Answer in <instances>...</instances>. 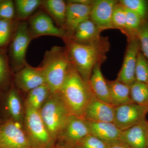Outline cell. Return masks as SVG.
I'll use <instances>...</instances> for the list:
<instances>
[{
  "label": "cell",
  "mask_w": 148,
  "mask_h": 148,
  "mask_svg": "<svg viewBox=\"0 0 148 148\" xmlns=\"http://www.w3.org/2000/svg\"><path fill=\"white\" fill-rule=\"evenodd\" d=\"M72 66L80 75L89 82L93 69L101 66L107 59L110 44L108 37L101 36L97 40L88 43L64 41Z\"/></svg>",
  "instance_id": "6da1fadb"
},
{
  "label": "cell",
  "mask_w": 148,
  "mask_h": 148,
  "mask_svg": "<svg viewBox=\"0 0 148 148\" xmlns=\"http://www.w3.org/2000/svg\"><path fill=\"white\" fill-rule=\"evenodd\" d=\"M70 114L82 117L88 105L95 97L89 82L84 80L73 67L59 92Z\"/></svg>",
  "instance_id": "7a4b0ae2"
},
{
  "label": "cell",
  "mask_w": 148,
  "mask_h": 148,
  "mask_svg": "<svg viewBox=\"0 0 148 148\" xmlns=\"http://www.w3.org/2000/svg\"><path fill=\"white\" fill-rule=\"evenodd\" d=\"M40 66L51 93L59 92L73 67L66 47L56 45L45 51Z\"/></svg>",
  "instance_id": "3957f363"
},
{
  "label": "cell",
  "mask_w": 148,
  "mask_h": 148,
  "mask_svg": "<svg viewBox=\"0 0 148 148\" xmlns=\"http://www.w3.org/2000/svg\"><path fill=\"white\" fill-rule=\"evenodd\" d=\"M38 112L48 131L55 141L60 137L71 115L59 92L51 93Z\"/></svg>",
  "instance_id": "277c9868"
},
{
  "label": "cell",
  "mask_w": 148,
  "mask_h": 148,
  "mask_svg": "<svg viewBox=\"0 0 148 148\" xmlns=\"http://www.w3.org/2000/svg\"><path fill=\"white\" fill-rule=\"evenodd\" d=\"M32 40L27 21H19L7 49L10 64L13 73L18 71L27 63L26 53Z\"/></svg>",
  "instance_id": "5b68a950"
},
{
  "label": "cell",
  "mask_w": 148,
  "mask_h": 148,
  "mask_svg": "<svg viewBox=\"0 0 148 148\" xmlns=\"http://www.w3.org/2000/svg\"><path fill=\"white\" fill-rule=\"evenodd\" d=\"M25 131L33 148H51L55 142L48 131L38 111L25 106Z\"/></svg>",
  "instance_id": "8992f818"
},
{
  "label": "cell",
  "mask_w": 148,
  "mask_h": 148,
  "mask_svg": "<svg viewBox=\"0 0 148 148\" xmlns=\"http://www.w3.org/2000/svg\"><path fill=\"white\" fill-rule=\"evenodd\" d=\"M0 148H33L18 121L10 119L0 125Z\"/></svg>",
  "instance_id": "52a82bcc"
},
{
  "label": "cell",
  "mask_w": 148,
  "mask_h": 148,
  "mask_svg": "<svg viewBox=\"0 0 148 148\" xmlns=\"http://www.w3.org/2000/svg\"><path fill=\"white\" fill-rule=\"evenodd\" d=\"M29 33L33 39L42 36H53L64 40L66 32L64 29L59 28L44 11L41 10L35 12L27 20Z\"/></svg>",
  "instance_id": "ba28073f"
},
{
  "label": "cell",
  "mask_w": 148,
  "mask_h": 148,
  "mask_svg": "<svg viewBox=\"0 0 148 148\" xmlns=\"http://www.w3.org/2000/svg\"><path fill=\"white\" fill-rule=\"evenodd\" d=\"M148 113V106L135 103L117 106L114 108V123L121 130H125L145 121Z\"/></svg>",
  "instance_id": "9c48e42d"
},
{
  "label": "cell",
  "mask_w": 148,
  "mask_h": 148,
  "mask_svg": "<svg viewBox=\"0 0 148 148\" xmlns=\"http://www.w3.org/2000/svg\"><path fill=\"white\" fill-rule=\"evenodd\" d=\"M127 38V44L123 63L116 79L130 86L136 81L135 68L140 47L137 36H131Z\"/></svg>",
  "instance_id": "30bf717a"
},
{
  "label": "cell",
  "mask_w": 148,
  "mask_h": 148,
  "mask_svg": "<svg viewBox=\"0 0 148 148\" xmlns=\"http://www.w3.org/2000/svg\"><path fill=\"white\" fill-rule=\"evenodd\" d=\"M14 81L18 89L27 92L46 84L41 67H33L27 63L14 73Z\"/></svg>",
  "instance_id": "8fae6325"
},
{
  "label": "cell",
  "mask_w": 148,
  "mask_h": 148,
  "mask_svg": "<svg viewBox=\"0 0 148 148\" xmlns=\"http://www.w3.org/2000/svg\"><path fill=\"white\" fill-rule=\"evenodd\" d=\"M90 134L87 121L82 117L71 115L60 137L61 141L70 147H75Z\"/></svg>",
  "instance_id": "7c38bea8"
},
{
  "label": "cell",
  "mask_w": 148,
  "mask_h": 148,
  "mask_svg": "<svg viewBox=\"0 0 148 148\" xmlns=\"http://www.w3.org/2000/svg\"><path fill=\"white\" fill-rule=\"evenodd\" d=\"M119 1L94 0L91 5L90 19L101 32L113 29L112 16L114 7Z\"/></svg>",
  "instance_id": "4fadbf2b"
},
{
  "label": "cell",
  "mask_w": 148,
  "mask_h": 148,
  "mask_svg": "<svg viewBox=\"0 0 148 148\" xmlns=\"http://www.w3.org/2000/svg\"><path fill=\"white\" fill-rule=\"evenodd\" d=\"M114 108L95 96L88 105L82 117L88 121L114 123Z\"/></svg>",
  "instance_id": "5bb4252c"
},
{
  "label": "cell",
  "mask_w": 148,
  "mask_h": 148,
  "mask_svg": "<svg viewBox=\"0 0 148 148\" xmlns=\"http://www.w3.org/2000/svg\"><path fill=\"white\" fill-rule=\"evenodd\" d=\"M66 22L63 29L66 32V38L71 34L81 23L90 19L91 8V6L72 2L70 0L66 1Z\"/></svg>",
  "instance_id": "9a60e30c"
},
{
  "label": "cell",
  "mask_w": 148,
  "mask_h": 148,
  "mask_svg": "<svg viewBox=\"0 0 148 148\" xmlns=\"http://www.w3.org/2000/svg\"><path fill=\"white\" fill-rule=\"evenodd\" d=\"M87 121L90 134L97 137L110 145L121 142L122 130L114 123L108 122Z\"/></svg>",
  "instance_id": "2e32d148"
},
{
  "label": "cell",
  "mask_w": 148,
  "mask_h": 148,
  "mask_svg": "<svg viewBox=\"0 0 148 148\" xmlns=\"http://www.w3.org/2000/svg\"><path fill=\"white\" fill-rule=\"evenodd\" d=\"M148 121L145 120L139 124L122 130L120 141L131 148H147V132Z\"/></svg>",
  "instance_id": "e0dca14e"
},
{
  "label": "cell",
  "mask_w": 148,
  "mask_h": 148,
  "mask_svg": "<svg viewBox=\"0 0 148 148\" xmlns=\"http://www.w3.org/2000/svg\"><path fill=\"white\" fill-rule=\"evenodd\" d=\"M101 31L90 19L81 23L63 41L70 40L79 43L93 42L100 39Z\"/></svg>",
  "instance_id": "ac0fdd59"
},
{
  "label": "cell",
  "mask_w": 148,
  "mask_h": 148,
  "mask_svg": "<svg viewBox=\"0 0 148 148\" xmlns=\"http://www.w3.org/2000/svg\"><path fill=\"white\" fill-rule=\"evenodd\" d=\"M101 66L98 65L93 69L89 79V84L96 98L111 105L108 85L101 72Z\"/></svg>",
  "instance_id": "d6986e66"
},
{
  "label": "cell",
  "mask_w": 148,
  "mask_h": 148,
  "mask_svg": "<svg viewBox=\"0 0 148 148\" xmlns=\"http://www.w3.org/2000/svg\"><path fill=\"white\" fill-rule=\"evenodd\" d=\"M40 8L49 15L59 28L66 22L67 2L64 0H43Z\"/></svg>",
  "instance_id": "ffe728a7"
},
{
  "label": "cell",
  "mask_w": 148,
  "mask_h": 148,
  "mask_svg": "<svg viewBox=\"0 0 148 148\" xmlns=\"http://www.w3.org/2000/svg\"><path fill=\"white\" fill-rule=\"evenodd\" d=\"M110 95L111 104L114 107L133 103L130 93V86L116 79L107 81Z\"/></svg>",
  "instance_id": "44dd1931"
},
{
  "label": "cell",
  "mask_w": 148,
  "mask_h": 148,
  "mask_svg": "<svg viewBox=\"0 0 148 148\" xmlns=\"http://www.w3.org/2000/svg\"><path fill=\"white\" fill-rule=\"evenodd\" d=\"M16 19L18 21H27L40 8L41 0H15Z\"/></svg>",
  "instance_id": "7402d4cb"
},
{
  "label": "cell",
  "mask_w": 148,
  "mask_h": 148,
  "mask_svg": "<svg viewBox=\"0 0 148 148\" xmlns=\"http://www.w3.org/2000/svg\"><path fill=\"white\" fill-rule=\"evenodd\" d=\"M25 106L38 111L51 94L46 84L29 91Z\"/></svg>",
  "instance_id": "603a6c76"
},
{
  "label": "cell",
  "mask_w": 148,
  "mask_h": 148,
  "mask_svg": "<svg viewBox=\"0 0 148 148\" xmlns=\"http://www.w3.org/2000/svg\"><path fill=\"white\" fill-rule=\"evenodd\" d=\"M7 105L12 119L17 121L22 117V107L18 92L13 86L9 90L7 96Z\"/></svg>",
  "instance_id": "cb8c5ba5"
},
{
  "label": "cell",
  "mask_w": 148,
  "mask_h": 148,
  "mask_svg": "<svg viewBox=\"0 0 148 148\" xmlns=\"http://www.w3.org/2000/svg\"><path fill=\"white\" fill-rule=\"evenodd\" d=\"M19 21L0 20V49H7Z\"/></svg>",
  "instance_id": "d4e9b609"
},
{
  "label": "cell",
  "mask_w": 148,
  "mask_h": 148,
  "mask_svg": "<svg viewBox=\"0 0 148 148\" xmlns=\"http://www.w3.org/2000/svg\"><path fill=\"white\" fill-rule=\"evenodd\" d=\"M130 93L133 103L148 107V85L135 81L130 86Z\"/></svg>",
  "instance_id": "484cf974"
},
{
  "label": "cell",
  "mask_w": 148,
  "mask_h": 148,
  "mask_svg": "<svg viewBox=\"0 0 148 148\" xmlns=\"http://www.w3.org/2000/svg\"><path fill=\"white\" fill-rule=\"evenodd\" d=\"M119 2L125 8L137 14L143 21L148 22V1L120 0Z\"/></svg>",
  "instance_id": "4316f807"
},
{
  "label": "cell",
  "mask_w": 148,
  "mask_h": 148,
  "mask_svg": "<svg viewBox=\"0 0 148 148\" xmlns=\"http://www.w3.org/2000/svg\"><path fill=\"white\" fill-rule=\"evenodd\" d=\"M8 56L7 49H0V88H4L10 82L13 73Z\"/></svg>",
  "instance_id": "83f0119b"
},
{
  "label": "cell",
  "mask_w": 148,
  "mask_h": 148,
  "mask_svg": "<svg viewBox=\"0 0 148 148\" xmlns=\"http://www.w3.org/2000/svg\"><path fill=\"white\" fill-rule=\"evenodd\" d=\"M125 9L126 23L124 34L127 37L137 36L138 30L144 21L135 12L125 8Z\"/></svg>",
  "instance_id": "f1b7e54d"
},
{
  "label": "cell",
  "mask_w": 148,
  "mask_h": 148,
  "mask_svg": "<svg viewBox=\"0 0 148 148\" xmlns=\"http://www.w3.org/2000/svg\"><path fill=\"white\" fill-rule=\"evenodd\" d=\"M126 14L125 8L119 3L114 7L112 16V24L114 29H119L123 34L125 32Z\"/></svg>",
  "instance_id": "f546056e"
},
{
  "label": "cell",
  "mask_w": 148,
  "mask_h": 148,
  "mask_svg": "<svg viewBox=\"0 0 148 148\" xmlns=\"http://www.w3.org/2000/svg\"><path fill=\"white\" fill-rule=\"evenodd\" d=\"M136 81L148 85V61L141 51L138 53L135 70Z\"/></svg>",
  "instance_id": "4dcf8cb0"
},
{
  "label": "cell",
  "mask_w": 148,
  "mask_h": 148,
  "mask_svg": "<svg viewBox=\"0 0 148 148\" xmlns=\"http://www.w3.org/2000/svg\"><path fill=\"white\" fill-rule=\"evenodd\" d=\"M14 19H16L14 1L0 0V20Z\"/></svg>",
  "instance_id": "1f68e13d"
},
{
  "label": "cell",
  "mask_w": 148,
  "mask_h": 148,
  "mask_svg": "<svg viewBox=\"0 0 148 148\" xmlns=\"http://www.w3.org/2000/svg\"><path fill=\"white\" fill-rule=\"evenodd\" d=\"M110 145L94 135L89 134L75 147L78 148H109Z\"/></svg>",
  "instance_id": "d6a6232c"
},
{
  "label": "cell",
  "mask_w": 148,
  "mask_h": 148,
  "mask_svg": "<svg viewBox=\"0 0 148 148\" xmlns=\"http://www.w3.org/2000/svg\"><path fill=\"white\" fill-rule=\"evenodd\" d=\"M137 36L140 42V51L148 61V22L144 21L138 30Z\"/></svg>",
  "instance_id": "836d02e7"
},
{
  "label": "cell",
  "mask_w": 148,
  "mask_h": 148,
  "mask_svg": "<svg viewBox=\"0 0 148 148\" xmlns=\"http://www.w3.org/2000/svg\"><path fill=\"white\" fill-rule=\"evenodd\" d=\"M71 2L86 5H92L93 0H70Z\"/></svg>",
  "instance_id": "e575fe53"
},
{
  "label": "cell",
  "mask_w": 148,
  "mask_h": 148,
  "mask_svg": "<svg viewBox=\"0 0 148 148\" xmlns=\"http://www.w3.org/2000/svg\"><path fill=\"white\" fill-rule=\"evenodd\" d=\"M109 148H131L126 144L121 142L112 144Z\"/></svg>",
  "instance_id": "d590c367"
},
{
  "label": "cell",
  "mask_w": 148,
  "mask_h": 148,
  "mask_svg": "<svg viewBox=\"0 0 148 148\" xmlns=\"http://www.w3.org/2000/svg\"><path fill=\"white\" fill-rule=\"evenodd\" d=\"M56 148H74L73 147L67 145H58L56 146Z\"/></svg>",
  "instance_id": "8d00e7d4"
},
{
  "label": "cell",
  "mask_w": 148,
  "mask_h": 148,
  "mask_svg": "<svg viewBox=\"0 0 148 148\" xmlns=\"http://www.w3.org/2000/svg\"><path fill=\"white\" fill-rule=\"evenodd\" d=\"M147 148H148V124H147Z\"/></svg>",
  "instance_id": "74e56055"
}]
</instances>
